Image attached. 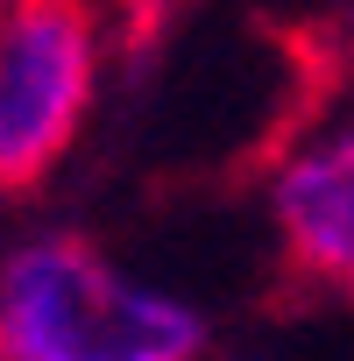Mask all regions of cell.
Masks as SVG:
<instances>
[{
  "mask_svg": "<svg viewBox=\"0 0 354 361\" xmlns=\"http://www.w3.org/2000/svg\"><path fill=\"white\" fill-rule=\"evenodd\" d=\"M206 326L114 269L85 234H50L0 269V361H199Z\"/></svg>",
  "mask_w": 354,
  "mask_h": 361,
  "instance_id": "cell-1",
  "label": "cell"
},
{
  "mask_svg": "<svg viewBox=\"0 0 354 361\" xmlns=\"http://www.w3.org/2000/svg\"><path fill=\"white\" fill-rule=\"evenodd\" d=\"M99 85L92 0H0V192H36L64 163Z\"/></svg>",
  "mask_w": 354,
  "mask_h": 361,
  "instance_id": "cell-2",
  "label": "cell"
},
{
  "mask_svg": "<svg viewBox=\"0 0 354 361\" xmlns=\"http://www.w3.org/2000/svg\"><path fill=\"white\" fill-rule=\"evenodd\" d=\"M276 276L305 298L354 305V121L276 177Z\"/></svg>",
  "mask_w": 354,
  "mask_h": 361,
  "instance_id": "cell-3",
  "label": "cell"
}]
</instances>
